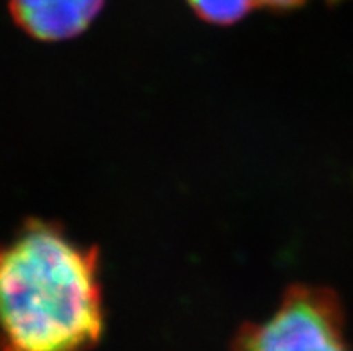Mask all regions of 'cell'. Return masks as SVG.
Wrapping results in <instances>:
<instances>
[{
  "label": "cell",
  "mask_w": 353,
  "mask_h": 351,
  "mask_svg": "<svg viewBox=\"0 0 353 351\" xmlns=\"http://www.w3.org/2000/svg\"><path fill=\"white\" fill-rule=\"evenodd\" d=\"M233 350H346L345 310L334 290L294 283L276 312L262 323H244L233 335Z\"/></svg>",
  "instance_id": "cell-2"
},
{
  "label": "cell",
  "mask_w": 353,
  "mask_h": 351,
  "mask_svg": "<svg viewBox=\"0 0 353 351\" xmlns=\"http://www.w3.org/2000/svg\"><path fill=\"white\" fill-rule=\"evenodd\" d=\"M101 253L27 219L0 244V339L22 351L88 350L104 334Z\"/></svg>",
  "instance_id": "cell-1"
},
{
  "label": "cell",
  "mask_w": 353,
  "mask_h": 351,
  "mask_svg": "<svg viewBox=\"0 0 353 351\" xmlns=\"http://www.w3.org/2000/svg\"><path fill=\"white\" fill-rule=\"evenodd\" d=\"M106 0H9L14 23L34 40H72L101 14Z\"/></svg>",
  "instance_id": "cell-3"
},
{
  "label": "cell",
  "mask_w": 353,
  "mask_h": 351,
  "mask_svg": "<svg viewBox=\"0 0 353 351\" xmlns=\"http://www.w3.org/2000/svg\"><path fill=\"white\" fill-rule=\"evenodd\" d=\"M194 13L203 22L214 26H232L248 17L251 9L259 8L256 0H187Z\"/></svg>",
  "instance_id": "cell-4"
},
{
  "label": "cell",
  "mask_w": 353,
  "mask_h": 351,
  "mask_svg": "<svg viewBox=\"0 0 353 351\" xmlns=\"http://www.w3.org/2000/svg\"><path fill=\"white\" fill-rule=\"evenodd\" d=\"M259 2V8L271 9V11H291V9L301 8L309 0H256ZM325 2H345V0H325Z\"/></svg>",
  "instance_id": "cell-5"
}]
</instances>
